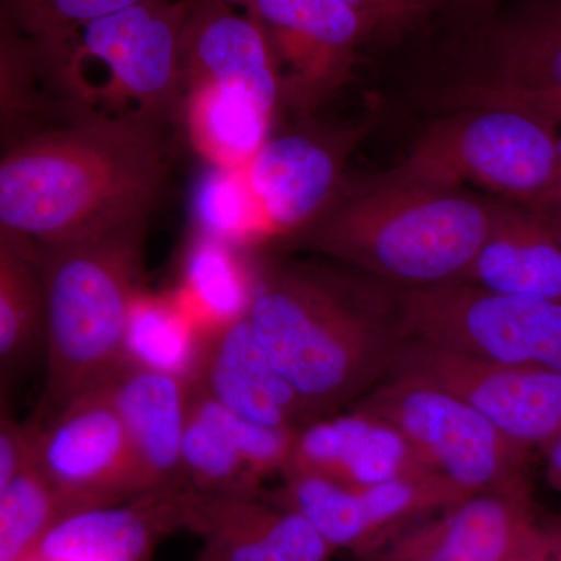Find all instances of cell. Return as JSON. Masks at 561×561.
<instances>
[{
  "label": "cell",
  "mask_w": 561,
  "mask_h": 561,
  "mask_svg": "<svg viewBox=\"0 0 561 561\" xmlns=\"http://www.w3.org/2000/svg\"><path fill=\"white\" fill-rule=\"evenodd\" d=\"M179 114L191 146L208 165L245 169L271 138V114L245 95L219 88H184Z\"/></svg>",
  "instance_id": "cell-24"
},
{
  "label": "cell",
  "mask_w": 561,
  "mask_h": 561,
  "mask_svg": "<svg viewBox=\"0 0 561 561\" xmlns=\"http://www.w3.org/2000/svg\"><path fill=\"white\" fill-rule=\"evenodd\" d=\"M194 84L245 95L275 117L278 76L264 33L250 14L192 0L183 39V90Z\"/></svg>",
  "instance_id": "cell-19"
},
{
  "label": "cell",
  "mask_w": 561,
  "mask_h": 561,
  "mask_svg": "<svg viewBox=\"0 0 561 561\" xmlns=\"http://www.w3.org/2000/svg\"><path fill=\"white\" fill-rule=\"evenodd\" d=\"M195 561H206L205 559H203V557L201 556V553H198V557H197V560Z\"/></svg>",
  "instance_id": "cell-39"
},
{
  "label": "cell",
  "mask_w": 561,
  "mask_h": 561,
  "mask_svg": "<svg viewBox=\"0 0 561 561\" xmlns=\"http://www.w3.org/2000/svg\"><path fill=\"white\" fill-rule=\"evenodd\" d=\"M454 108L507 106L561 124V0H527L482 32Z\"/></svg>",
  "instance_id": "cell-11"
},
{
  "label": "cell",
  "mask_w": 561,
  "mask_h": 561,
  "mask_svg": "<svg viewBox=\"0 0 561 561\" xmlns=\"http://www.w3.org/2000/svg\"><path fill=\"white\" fill-rule=\"evenodd\" d=\"M146 231L147 219L125 221L38 254L46 382L31 426L102 386L125 360Z\"/></svg>",
  "instance_id": "cell-4"
},
{
  "label": "cell",
  "mask_w": 561,
  "mask_h": 561,
  "mask_svg": "<svg viewBox=\"0 0 561 561\" xmlns=\"http://www.w3.org/2000/svg\"><path fill=\"white\" fill-rule=\"evenodd\" d=\"M205 334L175 295L138 291L125 332V360L190 382L197 370Z\"/></svg>",
  "instance_id": "cell-27"
},
{
  "label": "cell",
  "mask_w": 561,
  "mask_h": 561,
  "mask_svg": "<svg viewBox=\"0 0 561 561\" xmlns=\"http://www.w3.org/2000/svg\"><path fill=\"white\" fill-rule=\"evenodd\" d=\"M144 0H0V11L33 43Z\"/></svg>",
  "instance_id": "cell-31"
},
{
  "label": "cell",
  "mask_w": 561,
  "mask_h": 561,
  "mask_svg": "<svg viewBox=\"0 0 561 561\" xmlns=\"http://www.w3.org/2000/svg\"><path fill=\"white\" fill-rule=\"evenodd\" d=\"M43 341L38 262L0 232V373L20 367Z\"/></svg>",
  "instance_id": "cell-28"
},
{
  "label": "cell",
  "mask_w": 561,
  "mask_h": 561,
  "mask_svg": "<svg viewBox=\"0 0 561 561\" xmlns=\"http://www.w3.org/2000/svg\"><path fill=\"white\" fill-rule=\"evenodd\" d=\"M76 511L28 465L0 493V561H32L47 530Z\"/></svg>",
  "instance_id": "cell-30"
},
{
  "label": "cell",
  "mask_w": 561,
  "mask_h": 561,
  "mask_svg": "<svg viewBox=\"0 0 561 561\" xmlns=\"http://www.w3.org/2000/svg\"><path fill=\"white\" fill-rule=\"evenodd\" d=\"M560 154H561V139L559 140Z\"/></svg>",
  "instance_id": "cell-40"
},
{
  "label": "cell",
  "mask_w": 561,
  "mask_h": 561,
  "mask_svg": "<svg viewBox=\"0 0 561 561\" xmlns=\"http://www.w3.org/2000/svg\"><path fill=\"white\" fill-rule=\"evenodd\" d=\"M192 0H144L35 44L66 121L162 127L183 98Z\"/></svg>",
  "instance_id": "cell-5"
},
{
  "label": "cell",
  "mask_w": 561,
  "mask_h": 561,
  "mask_svg": "<svg viewBox=\"0 0 561 561\" xmlns=\"http://www.w3.org/2000/svg\"><path fill=\"white\" fill-rule=\"evenodd\" d=\"M350 409L379 416L404 435L440 478L461 493L530 489V453L448 391L411 378H387Z\"/></svg>",
  "instance_id": "cell-7"
},
{
  "label": "cell",
  "mask_w": 561,
  "mask_h": 561,
  "mask_svg": "<svg viewBox=\"0 0 561 561\" xmlns=\"http://www.w3.org/2000/svg\"><path fill=\"white\" fill-rule=\"evenodd\" d=\"M192 217L197 234L236 249L272 238L243 169L208 165L192 192Z\"/></svg>",
  "instance_id": "cell-29"
},
{
  "label": "cell",
  "mask_w": 561,
  "mask_h": 561,
  "mask_svg": "<svg viewBox=\"0 0 561 561\" xmlns=\"http://www.w3.org/2000/svg\"><path fill=\"white\" fill-rule=\"evenodd\" d=\"M556 125L507 106H470L435 122L391 179L482 187L500 201L538 208L561 191Z\"/></svg>",
  "instance_id": "cell-6"
},
{
  "label": "cell",
  "mask_w": 561,
  "mask_h": 561,
  "mask_svg": "<svg viewBox=\"0 0 561 561\" xmlns=\"http://www.w3.org/2000/svg\"><path fill=\"white\" fill-rule=\"evenodd\" d=\"M294 434L242 419L190 382V411L181 443V490L261 493L262 479L286 470Z\"/></svg>",
  "instance_id": "cell-14"
},
{
  "label": "cell",
  "mask_w": 561,
  "mask_h": 561,
  "mask_svg": "<svg viewBox=\"0 0 561 561\" xmlns=\"http://www.w3.org/2000/svg\"><path fill=\"white\" fill-rule=\"evenodd\" d=\"M545 457V476L549 486L561 496V431L541 449Z\"/></svg>",
  "instance_id": "cell-35"
},
{
  "label": "cell",
  "mask_w": 561,
  "mask_h": 561,
  "mask_svg": "<svg viewBox=\"0 0 561 561\" xmlns=\"http://www.w3.org/2000/svg\"><path fill=\"white\" fill-rule=\"evenodd\" d=\"M515 561H561V516L535 524Z\"/></svg>",
  "instance_id": "cell-34"
},
{
  "label": "cell",
  "mask_w": 561,
  "mask_h": 561,
  "mask_svg": "<svg viewBox=\"0 0 561 561\" xmlns=\"http://www.w3.org/2000/svg\"><path fill=\"white\" fill-rule=\"evenodd\" d=\"M272 236L301 232L334 198L339 160L324 140L286 133L265 140L243 169Z\"/></svg>",
  "instance_id": "cell-22"
},
{
  "label": "cell",
  "mask_w": 561,
  "mask_h": 561,
  "mask_svg": "<svg viewBox=\"0 0 561 561\" xmlns=\"http://www.w3.org/2000/svg\"><path fill=\"white\" fill-rule=\"evenodd\" d=\"M32 431L0 411V493L32 463Z\"/></svg>",
  "instance_id": "cell-33"
},
{
  "label": "cell",
  "mask_w": 561,
  "mask_h": 561,
  "mask_svg": "<svg viewBox=\"0 0 561 561\" xmlns=\"http://www.w3.org/2000/svg\"><path fill=\"white\" fill-rule=\"evenodd\" d=\"M389 378L416 379L448 391L529 453L541 451L561 431V373L479 359L405 339Z\"/></svg>",
  "instance_id": "cell-9"
},
{
  "label": "cell",
  "mask_w": 561,
  "mask_h": 561,
  "mask_svg": "<svg viewBox=\"0 0 561 561\" xmlns=\"http://www.w3.org/2000/svg\"><path fill=\"white\" fill-rule=\"evenodd\" d=\"M494 201L387 176L334 201L301 231L309 249L397 290L459 283L493 220Z\"/></svg>",
  "instance_id": "cell-3"
},
{
  "label": "cell",
  "mask_w": 561,
  "mask_h": 561,
  "mask_svg": "<svg viewBox=\"0 0 561 561\" xmlns=\"http://www.w3.org/2000/svg\"><path fill=\"white\" fill-rule=\"evenodd\" d=\"M405 337L500 364L561 373V300L453 283L400 290Z\"/></svg>",
  "instance_id": "cell-8"
},
{
  "label": "cell",
  "mask_w": 561,
  "mask_h": 561,
  "mask_svg": "<svg viewBox=\"0 0 561 561\" xmlns=\"http://www.w3.org/2000/svg\"><path fill=\"white\" fill-rule=\"evenodd\" d=\"M65 122L35 44L0 11V147Z\"/></svg>",
  "instance_id": "cell-26"
},
{
  "label": "cell",
  "mask_w": 561,
  "mask_h": 561,
  "mask_svg": "<svg viewBox=\"0 0 561 561\" xmlns=\"http://www.w3.org/2000/svg\"><path fill=\"white\" fill-rule=\"evenodd\" d=\"M214 401L242 419L273 430L309 423L301 398L264 350L249 317L209 332L191 379Z\"/></svg>",
  "instance_id": "cell-18"
},
{
  "label": "cell",
  "mask_w": 561,
  "mask_h": 561,
  "mask_svg": "<svg viewBox=\"0 0 561 561\" xmlns=\"http://www.w3.org/2000/svg\"><path fill=\"white\" fill-rule=\"evenodd\" d=\"M176 529L179 490H154L130 504L66 513L32 561H150L158 540Z\"/></svg>",
  "instance_id": "cell-21"
},
{
  "label": "cell",
  "mask_w": 561,
  "mask_h": 561,
  "mask_svg": "<svg viewBox=\"0 0 561 561\" xmlns=\"http://www.w3.org/2000/svg\"><path fill=\"white\" fill-rule=\"evenodd\" d=\"M102 386L124 421L147 493L181 489L190 382L124 360Z\"/></svg>",
  "instance_id": "cell-20"
},
{
  "label": "cell",
  "mask_w": 561,
  "mask_h": 561,
  "mask_svg": "<svg viewBox=\"0 0 561 561\" xmlns=\"http://www.w3.org/2000/svg\"><path fill=\"white\" fill-rule=\"evenodd\" d=\"M247 7L267 41L280 102L308 113L348 79L362 39L343 0H251Z\"/></svg>",
  "instance_id": "cell-13"
},
{
  "label": "cell",
  "mask_w": 561,
  "mask_h": 561,
  "mask_svg": "<svg viewBox=\"0 0 561 561\" xmlns=\"http://www.w3.org/2000/svg\"><path fill=\"white\" fill-rule=\"evenodd\" d=\"M493 0H457V7H463V9H478L481 11L482 9H486Z\"/></svg>",
  "instance_id": "cell-37"
},
{
  "label": "cell",
  "mask_w": 561,
  "mask_h": 561,
  "mask_svg": "<svg viewBox=\"0 0 561 561\" xmlns=\"http://www.w3.org/2000/svg\"><path fill=\"white\" fill-rule=\"evenodd\" d=\"M280 489L268 500L302 516L328 545L356 559L432 513L456 504L467 494L438 474L351 489L306 472H283Z\"/></svg>",
  "instance_id": "cell-12"
},
{
  "label": "cell",
  "mask_w": 561,
  "mask_h": 561,
  "mask_svg": "<svg viewBox=\"0 0 561 561\" xmlns=\"http://www.w3.org/2000/svg\"><path fill=\"white\" fill-rule=\"evenodd\" d=\"M537 523L530 489L471 494L357 560L515 561Z\"/></svg>",
  "instance_id": "cell-15"
},
{
  "label": "cell",
  "mask_w": 561,
  "mask_h": 561,
  "mask_svg": "<svg viewBox=\"0 0 561 561\" xmlns=\"http://www.w3.org/2000/svg\"><path fill=\"white\" fill-rule=\"evenodd\" d=\"M359 21L362 43H397L457 0H343Z\"/></svg>",
  "instance_id": "cell-32"
},
{
  "label": "cell",
  "mask_w": 561,
  "mask_h": 561,
  "mask_svg": "<svg viewBox=\"0 0 561 561\" xmlns=\"http://www.w3.org/2000/svg\"><path fill=\"white\" fill-rule=\"evenodd\" d=\"M247 317L311 421L350 409L386 381L408 339L400 290L306 262L254 275Z\"/></svg>",
  "instance_id": "cell-2"
},
{
  "label": "cell",
  "mask_w": 561,
  "mask_h": 561,
  "mask_svg": "<svg viewBox=\"0 0 561 561\" xmlns=\"http://www.w3.org/2000/svg\"><path fill=\"white\" fill-rule=\"evenodd\" d=\"M534 210L540 214L541 219L551 228V231L561 243V191L557 192L553 197L542 203L538 208H534Z\"/></svg>",
  "instance_id": "cell-36"
},
{
  "label": "cell",
  "mask_w": 561,
  "mask_h": 561,
  "mask_svg": "<svg viewBox=\"0 0 561 561\" xmlns=\"http://www.w3.org/2000/svg\"><path fill=\"white\" fill-rule=\"evenodd\" d=\"M202 2H214V3H224V5H238V3H241V5H249L251 0H202Z\"/></svg>",
  "instance_id": "cell-38"
},
{
  "label": "cell",
  "mask_w": 561,
  "mask_h": 561,
  "mask_svg": "<svg viewBox=\"0 0 561 561\" xmlns=\"http://www.w3.org/2000/svg\"><path fill=\"white\" fill-rule=\"evenodd\" d=\"M180 529L203 540L206 561H331L334 549L298 513L261 493L180 490Z\"/></svg>",
  "instance_id": "cell-16"
},
{
  "label": "cell",
  "mask_w": 561,
  "mask_h": 561,
  "mask_svg": "<svg viewBox=\"0 0 561 561\" xmlns=\"http://www.w3.org/2000/svg\"><path fill=\"white\" fill-rule=\"evenodd\" d=\"M254 275L228 243L195 234L187 247L180 287L173 295L203 334L249 313Z\"/></svg>",
  "instance_id": "cell-25"
},
{
  "label": "cell",
  "mask_w": 561,
  "mask_h": 561,
  "mask_svg": "<svg viewBox=\"0 0 561 561\" xmlns=\"http://www.w3.org/2000/svg\"><path fill=\"white\" fill-rule=\"evenodd\" d=\"M28 427L33 467L77 511L147 493L130 437L105 387L80 394L51 419Z\"/></svg>",
  "instance_id": "cell-10"
},
{
  "label": "cell",
  "mask_w": 561,
  "mask_h": 561,
  "mask_svg": "<svg viewBox=\"0 0 561 561\" xmlns=\"http://www.w3.org/2000/svg\"><path fill=\"white\" fill-rule=\"evenodd\" d=\"M346 411L298 427L283 472H306L351 489L435 474L387 421L357 409Z\"/></svg>",
  "instance_id": "cell-17"
},
{
  "label": "cell",
  "mask_w": 561,
  "mask_h": 561,
  "mask_svg": "<svg viewBox=\"0 0 561 561\" xmlns=\"http://www.w3.org/2000/svg\"><path fill=\"white\" fill-rule=\"evenodd\" d=\"M168 175L161 127L80 119L0 151V232L41 251L149 219Z\"/></svg>",
  "instance_id": "cell-1"
},
{
  "label": "cell",
  "mask_w": 561,
  "mask_h": 561,
  "mask_svg": "<svg viewBox=\"0 0 561 561\" xmlns=\"http://www.w3.org/2000/svg\"><path fill=\"white\" fill-rule=\"evenodd\" d=\"M459 283L493 294L561 300V243L540 214L494 198L489 234Z\"/></svg>",
  "instance_id": "cell-23"
}]
</instances>
